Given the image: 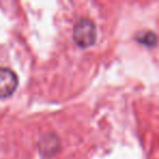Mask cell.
<instances>
[{"instance_id": "1", "label": "cell", "mask_w": 159, "mask_h": 159, "mask_svg": "<svg viewBox=\"0 0 159 159\" xmlns=\"http://www.w3.org/2000/svg\"><path fill=\"white\" fill-rule=\"evenodd\" d=\"M73 39L81 48L92 46L96 40V26L91 19L81 18L73 27Z\"/></svg>"}, {"instance_id": "2", "label": "cell", "mask_w": 159, "mask_h": 159, "mask_svg": "<svg viewBox=\"0 0 159 159\" xmlns=\"http://www.w3.org/2000/svg\"><path fill=\"white\" fill-rule=\"evenodd\" d=\"M18 87V76L8 68H0V98H8Z\"/></svg>"}, {"instance_id": "3", "label": "cell", "mask_w": 159, "mask_h": 159, "mask_svg": "<svg viewBox=\"0 0 159 159\" xmlns=\"http://www.w3.org/2000/svg\"><path fill=\"white\" fill-rule=\"evenodd\" d=\"M38 147H39L42 155H44L46 157H50L59 150V139L55 134H46L40 139Z\"/></svg>"}, {"instance_id": "4", "label": "cell", "mask_w": 159, "mask_h": 159, "mask_svg": "<svg viewBox=\"0 0 159 159\" xmlns=\"http://www.w3.org/2000/svg\"><path fill=\"white\" fill-rule=\"evenodd\" d=\"M136 40L141 45H144L146 47H155L158 43V37L152 31L143 32L136 36Z\"/></svg>"}]
</instances>
